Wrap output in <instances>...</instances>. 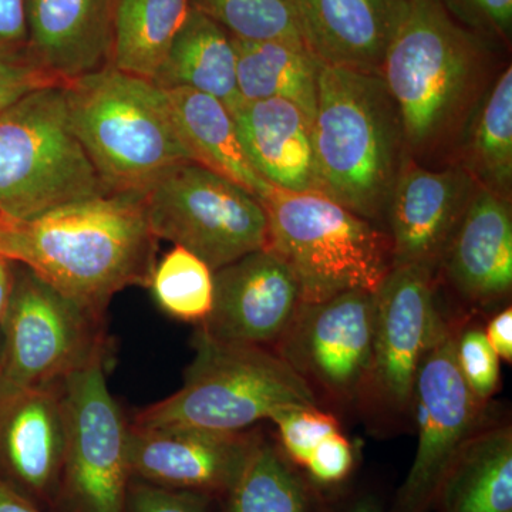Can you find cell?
Returning <instances> with one entry per match:
<instances>
[{
    "mask_svg": "<svg viewBox=\"0 0 512 512\" xmlns=\"http://www.w3.org/2000/svg\"><path fill=\"white\" fill-rule=\"evenodd\" d=\"M66 421L62 383L0 392V478L36 505L56 504Z\"/></svg>",
    "mask_w": 512,
    "mask_h": 512,
    "instance_id": "e0dca14e",
    "label": "cell"
},
{
    "mask_svg": "<svg viewBox=\"0 0 512 512\" xmlns=\"http://www.w3.org/2000/svg\"><path fill=\"white\" fill-rule=\"evenodd\" d=\"M0 512H43L39 505L0 478Z\"/></svg>",
    "mask_w": 512,
    "mask_h": 512,
    "instance_id": "f35d334b",
    "label": "cell"
},
{
    "mask_svg": "<svg viewBox=\"0 0 512 512\" xmlns=\"http://www.w3.org/2000/svg\"><path fill=\"white\" fill-rule=\"evenodd\" d=\"M464 28L490 42L508 43L512 32V0H439Z\"/></svg>",
    "mask_w": 512,
    "mask_h": 512,
    "instance_id": "d6a6232c",
    "label": "cell"
},
{
    "mask_svg": "<svg viewBox=\"0 0 512 512\" xmlns=\"http://www.w3.org/2000/svg\"><path fill=\"white\" fill-rule=\"evenodd\" d=\"M488 39L457 22L439 0H412L380 76L399 109L406 156L427 168L453 164L495 74Z\"/></svg>",
    "mask_w": 512,
    "mask_h": 512,
    "instance_id": "7a4b0ae2",
    "label": "cell"
},
{
    "mask_svg": "<svg viewBox=\"0 0 512 512\" xmlns=\"http://www.w3.org/2000/svg\"><path fill=\"white\" fill-rule=\"evenodd\" d=\"M456 328L448 323L417 373L413 410L419 444L390 512L433 511L448 467L464 443L483 426L485 406L467 389L458 372L454 357Z\"/></svg>",
    "mask_w": 512,
    "mask_h": 512,
    "instance_id": "4fadbf2b",
    "label": "cell"
},
{
    "mask_svg": "<svg viewBox=\"0 0 512 512\" xmlns=\"http://www.w3.org/2000/svg\"><path fill=\"white\" fill-rule=\"evenodd\" d=\"M439 278L421 265L393 266L376 293L375 340L369 377L359 403L386 416L412 413L424 356L447 329Z\"/></svg>",
    "mask_w": 512,
    "mask_h": 512,
    "instance_id": "8fae6325",
    "label": "cell"
},
{
    "mask_svg": "<svg viewBox=\"0 0 512 512\" xmlns=\"http://www.w3.org/2000/svg\"><path fill=\"white\" fill-rule=\"evenodd\" d=\"M269 420L278 427L282 454L293 466L301 468H305L320 441L340 431L335 414L319 406L282 407Z\"/></svg>",
    "mask_w": 512,
    "mask_h": 512,
    "instance_id": "4dcf8cb0",
    "label": "cell"
},
{
    "mask_svg": "<svg viewBox=\"0 0 512 512\" xmlns=\"http://www.w3.org/2000/svg\"><path fill=\"white\" fill-rule=\"evenodd\" d=\"M153 83L161 90L185 87L208 94L232 113L242 100L231 35L214 20L191 9Z\"/></svg>",
    "mask_w": 512,
    "mask_h": 512,
    "instance_id": "cb8c5ba5",
    "label": "cell"
},
{
    "mask_svg": "<svg viewBox=\"0 0 512 512\" xmlns=\"http://www.w3.org/2000/svg\"><path fill=\"white\" fill-rule=\"evenodd\" d=\"M453 164L461 165L480 187L504 200L512 197V69L498 74L484 97Z\"/></svg>",
    "mask_w": 512,
    "mask_h": 512,
    "instance_id": "484cf974",
    "label": "cell"
},
{
    "mask_svg": "<svg viewBox=\"0 0 512 512\" xmlns=\"http://www.w3.org/2000/svg\"><path fill=\"white\" fill-rule=\"evenodd\" d=\"M491 348L504 362L512 363V309L507 306L493 316L484 330Z\"/></svg>",
    "mask_w": 512,
    "mask_h": 512,
    "instance_id": "74e56055",
    "label": "cell"
},
{
    "mask_svg": "<svg viewBox=\"0 0 512 512\" xmlns=\"http://www.w3.org/2000/svg\"><path fill=\"white\" fill-rule=\"evenodd\" d=\"M268 221V247L284 259L301 301H328L350 291L377 293L393 268L386 229L316 191L274 185L258 198Z\"/></svg>",
    "mask_w": 512,
    "mask_h": 512,
    "instance_id": "5b68a950",
    "label": "cell"
},
{
    "mask_svg": "<svg viewBox=\"0 0 512 512\" xmlns=\"http://www.w3.org/2000/svg\"><path fill=\"white\" fill-rule=\"evenodd\" d=\"M13 281H15V262L0 256V325L8 311Z\"/></svg>",
    "mask_w": 512,
    "mask_h": 512,
    "instance_id": "ab89813d",
    "label": "cell"
},
{
    "mask_svg": "<svg viewBox=\"0 0 512 512\" xmlns=\"http://www.w3.org/2000/svg\"><path fill=\"white\" fill-rule=\"evenodd\" d=\"M28 52L25 0H0V55Z\"/></svg>",
    "mask_w": 512,
    "mask_h": 512,
    "instance_id": "8d00e7d4",
    "label": "cell"
},
{
    "mask_svg": "<svg viewBox=\"0 0 512 512\" xmlns=\"http://www.w3.org/2000/svg\"><path fill=\"white\" fill-rule=\"evenodd\" d=\"M345 512H382L380 505L373 498L365 497L355 501Z\"/></svg>",
    "mask_w": 512,
    "mask_h": 512,
    "instance_id": "60d3db41",
    "label": "cell"
},
{
    "mask_svg": "<svg viewBox=\"0 0 512 512\" xmlns=\"http://www.w3.org/2000/svg\"><path fill=\"white\" fill-rule=\"evenodd\" d=\"M194 349L181 389L141 410L131 426L235 433L282 407L319 406L308 384L272 349L217 342L198 330Z\"/></svg>",
    "mask_w": 512,
    "mask_h": 512,
    "instance_id": "8992f818",
    "label": "cell"
},
{
    "mask_svg": "<svg viewBox=\"0 0 512 512\" xmlns=\"http://www.w3.org/2000/svg\"><path fill=\"white\" fill-rule=\"evenodd\" d=\"M301 302L284 259L259 249L214 272V302L197 330L217 342L272 349Z\"/></svg>",
    "mask_w": 512,
    "mask_h": 512,
    "instance_id": "5bb4252c",
    "label": "cell"
},
{
    "mask_svg": "<svg viewBox=\"0 0 512 512\" xmlns=\"http://www.w3.org/2000/svg\"><path fill=\"white\" fill-rule=\"evenodd\" d=\"M100 320L26 266L15 268L8 311L0 325V392L62 383L106 343L97 326Z\"/></svg>",
    "mask_w": 512,
    "mask_h": 512,
    "instance_id": "30bf717a",
    "label": "cell"
},
{
    "mask_svg": "<svg viewBox=\"0 0 512 512\" xmlns=\"http://www.w3.org/2000/svg\"><path fill=\"white\" fill-rule=\"evenodd\" d=\"M454 357L467 389L485 406L500 386V357L487 342L484 330L457 325Z\"/></svg>",
    "mask_w": 512,
    "mask_h": 512,
    "instance_id": "1f68e13d",
    "label": "cell"
},
{
    "mask_svg": "<svg viewBox=\"0 0 512 512\" xmlns=\"http://www.w3.org/2000/svg\"><path fill=\"white\" fill-rule=\"evenodd\" d=\"M49 86H64L30 57L29 52L0 55V111L20 97Z\"/></svg>",
    "mask_w": 512,
    "mask_h": 512,
    "instance_id": "836d02e7",
    "label": "cell"
},
{
    "mask_svg": "<svg viewBox=\"0 0 512 512\" xmlns=\"http://www.w3.org/2000/svg\"><path fill=\"white\" fill-rule=\"evenodd\" d=\"M303 45L326 66L382 72L412 0H291Z\"/></svg>",
    "mask_w": 512,
    "mask_h": 512,
    "instance_id": "ac0fdd59",
    "label": "cell"
},
{
    "mask_svg": "<svg viewBox=\"0 0 512 512\" xmlns=\"http://www.w3.org/2000/svg\"><path fill=\"white\" fill-rule=\"evenodd\" d=\"M164 93L178 137L192 163L227 178L256 198L269 190L271 184L252 167L239 140L234 117L220 100L185 87Z\"/></svg>",
    "mask_w": 512,
    "mask_h": 512,
    "instance_id": "7402d4cb",
    "label": "cell"
},
{
    "mask_svg": "<svg viewBox=\"0 0 512 512\" xmlns=\"http://www.w3.org/2000/svg\"><path fill=\"white\" fill-rule=\"evenodd\" d=\"M256 173L276 188L318 191L313 120L288 100L241 101L232 111Z\"/></svg>",
    "mask_w": 512,
    "mask_h": 512,
    "instance_id": "44dd1931",
    "label": "cell"
},
{
    "mask_svg": "<svg viewBox=\"0 0 512 512\" xmlns=\"http://www.w3.org/2000/svg\"><path fill=\"white\" fill-rule=\"evenodd\" d=\"M106 343L62 382L66 450L56 503L67 512H127L128 426L106 379Z\"/></svg>",
    "mask_w": 512,
    "mask_h": 512,
    "instance_id": "9c48e42d",
    "label": "cell"
},
{
    "mask_svg": "<svg viewBox=\"0 0 512 512\" xmlns=\"http://www.w3.org/2000/svg\"><path fill=\"white\" fill-rule=\"evenodd\" d=\"M376 293L350 291L301 302L272 350L320 399L359 403L373 360Z\"/></svg>",
    "mask_w": 512,
    "mask_h": 512,
    "instance_id": "7c38bea8",
    "label": "cell"
},
{
    "mask_svg": "<svg viewBox=\"0 0 512 512\" xmlns=\"http://www.w3.org/2000/svg\"><path fill=\"white\" fill-rule=\"evenodd\" d=\"M477 188L461 165L427 168L406 158L386 215L393 266L421 265L437 274Z\"/></svg>",
    "mask_w": 512,
    "mask_h": 512,
    "instance_id": "2e32d148",
    "label": "cell"
},
{
    "mask_svg": "<svg viewBox=\"0 0 512 512\" xmlns=\"http://www.w3.org/2000/svg\"><path fill=\"white\" fill-rule=\"evenodd\" d=\"M461 301L485 308L512 289L511 201L478 185L437 269Z\"/></svg>",
    "mask_w": 512,
    "mask_h": 512,
    "instance_id": "ffe728a7",
    "label": "cell"
},
{
    "mask_svg": "<svg viewBox=\"0 0 512 512\" xmlns=\"http://www.w3.org/2000/svg\"><path fill=\"white\" fill-rule=\"evenodd\" d=\"M355 468V450L342 431L329 434L312 451L305 470L315 483L335 485L342 483Z\"/></svg>",
    "mask_w": 512,
    "mask_h": 512,
    "instance_id": "d590c367",
    "label": "cell"
},
{
    "mask_svg": "<svg viewBox=\"0 0 512 512\" xmlns=\"http://www.w3.org/2000/svg\"><path fill=\"white\" fill-rule=\"evenodd\" d=\"M225 497L228 512H308L301 478L282 451L262 437Z\"/></svg>",
    "mask_w": 512,
    "mask_h": 512,
    "instance_id": "83f0119b",
    "label": "cell"
},
{
    "mask_svg": "<svg viewBox=\"0 0 512 512\" xmlns=\"http://www.w3.org/2000/svg\"><path fill=\"white\" fill-rule=\"evenodd\" d=\"M157 305L168 316L201 323L214 302V271L197 255L174 247L154 266L150 284Z\"/></svg>",
    "mask_w": 512,
    "mask_h": 512,
    "instance_id": "f1b7e54d",
    "label": "cell"
},
{
    "mask_svg": "<svg viewBox=\"0 0 512 512\" xmlns=\"http://www.w3.org/2000/svg\"><path fill=\"white\" fill-rule=\"evenodd\" d=\"M190 6L235 39L305 47L291 0H190Z\"/></svg>",
    "mask_w": 512,
    "mask_h": 512,
    "instance_id": "f546056e",
    "label": "cell"
},
{
    "mask_svg": "<svg viewBox=\"0 0 512 512\" xmlns=\"http://www.w3.org/2000/svg\"><path fill=\"white\" fill-rule=\"evenodd\" d=\"M67 111L104 190L144 195L174 165L191 161L164 90L106 66L64 84Z\"/></svg>",
    "mask_w": 512,
    "mask_h": 512,
    "instance_id": "277c9868",
    "label": "cell"
},
{
    "mask_svg": "<svg viewBox=\"0 0 512 512\" xmlns=\"http://www.w3.org/2000/svg\"><path fill=\"white\" fill-rule=\"evenodd\" d=\"M104 194L74 134L64 86L35 90L0 111V218L29 220Z\"/></svg>",
    "mask_w": 512,
    "mask_h": 512,
    "instance_id": "52a82bcc",
    "label": "cell"
},
{
    "mask_svg": "<svg viewBox=\"0 0 512 512\" xmlns=\"http://www.w3.org/2000/svg\"><path fill=\"white\" fill-rule=\"evenodd\" d=\"M157 242L143 195L104 194L29 220L0 218V256L97 319L116 293L150 284Z\"/></svg>",
    "mask_w": 512,
    "mask_h": 512,
    "instance_id": "6da1fadb",
    "label": "cell"
},
{
    "mask_svg": "<svg viewBox=\"0 0 512 512\" xmlns=\"http://www.w3.org/2000/svg\"><path fill=\"white\" fill-rule=\"evenodd\" d=\"M436 512H512V430L480 427L448 467Z\"/></svg>",
    "mask_w": 512,
    "mask_h": 512,
    "instance_id": "603a6c76",
    "label": "cell"
},
{
    "mask_svg": "<svg viewBox=\"0 0 512 512\" xmlns=\"http://www.w3.org/2000/svg\"><path fill=\"white\" fill-rule=\"evenodd\" d=\"M121 0H25L28 52L64 84L113 62Z\"/></svg>",
    "mask_w": 512,
    "mask_h": 512,
    "instance_id": "d6986e66",
    "label": "cell"
},
{
    "mask_svg": "<svg viewBox=\"0 0 512 512\" xmlns=\"http://www.w3.org/2000/svg\"><path fill=\"white\" fill-rule=\"evenodd\" d=\"M190 12V0H121L111 66L153 82Z\"/></svg>",
    "mask_w": 512,
    "mask_h": 512,
    "instance_id": "4316f807",
    "label": "cell"
},
{
    "mask_svg": "<svg viewBox=\"0 0 512 512\" xmlns=\"http://www.w3.org/2000/svg\"><path fill=\"white\" fill-rule=\"evenodd\" d=\"M143 197L154 237L187 249L214 272L268 247L258 198L200 164L174 165Z\"/></svg>",
    "mask_w": 512,
    "mask_h": 512,
    "instance_id": "ba28073f",
    "label": "cell"
},
{
    "mask_svg": "<svg viewBox=\"0 0 512 512\" xmlns=\"http://www.w3.org/2000/svg\"><path fill=\"white\" fill-rule=\"evenodd\" d=\"M313 148L316 192L386 224L407 156L399 109L380 74L320 66Z\"/></svg>",
    "mask_w": 512,
    "mask_h": 512,
    "instance_id": "3957f363",
    "label": "cell"
},
{
    "mask_svg": "<svg viewBox=\"0 0 512 512\" xmlns=\"http://www.w3.org/2000/svg\"><path fill=\"white\" fill-rule=\"evenodd\" d=\"M207 495L131 481L127 512H208Z\"/></svg>",
    "mask_w": 512,
    "mask_h": 512,
    "instance_id": "e575fe53",
    "label": "cell"
},
{
    "mask_svg": "<svg viewBox=\"0 0 512 512\" xmlns=\"http://www.w3.org/2000/svg\"><path fill=\"white\" fill-rule=\"evenodd\" d=\"M259 440L245 431L128 426V470L131 478L158 487L227 495Z\"/></svg>",
    "mask_w": 512,
    "mask_h": 512,
    "instance_id": "9a60e30c",
    "label": "cell"
},
{
    "mask_svg": "<svg viewBox=\"0 0 512 512\" xmlns=\"http://www.w3.org/2000/svg\"><path fill=\"white\" fill-rule=\"evenodd\" d=\"M232 43L242 101L288 100L313 120L322 63L306 47L279 40L251 42L235 37Z\"/></svg>",
    "mask_w": 512,
    "mask_h": 512,
    "instance_id": "d4e9b609",
    "label": "cell"
}]
</instances>
